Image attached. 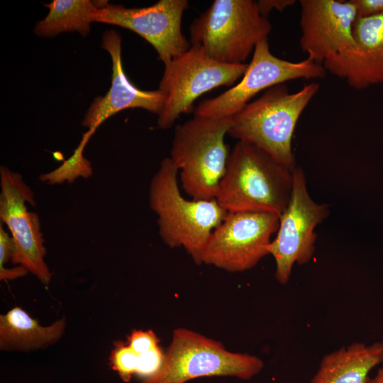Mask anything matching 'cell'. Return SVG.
<instances>
[{
    "label": "cell",
    "mask_w": 383,
    "mask_h": 383,
    "mask_svg": "<svg viewBox=\"0 0 383 383\" xmlns=\"http://www.w3.org/2000/svg\"><path fill=\"white\" fill-rule=\"evenodd\" d=\"M323 65L355 89L383 83V14L357 17L353 45Z\"/></svg>",
    "instance_id": "5bb4252c"
},
{
    "label": "cell",
    "mask_w": 383,
    "mask_h": 383,
    "mask_svg": "<svg viewBox=\"0 0 383 383\" xmlns=\"http://www.w3.org/2000/svg\"><path fill=\"white\" fill-rule=\"evenodd\" d=\"M188 5L187 0H160L141 8L106 3L99 6L94 22L116 25L137 33L152 45L165 65L191 47L182 32V18Z\"/></svg>",
    "instance_id": "7c38bea8"
},
{
    "label": "cell",
    "mask_w": 383,
    "mask_h": 383,
    "mask_svg": "<svg viewBox=\"0 0 383 383\" xmlns=\"http://www.w3.org/2000/svg\"><path fill=\"white\" fill-rule=\"evenodd\" d=\"M264 367L257 357L226 350L218 340L187 328L174 330L160 370L143 383H186L203 377L247 380Z\"/></svg>",
    "instance_id": "8992f818"
},
{
    "label": "cell",
    "mask_w": 383,
    "mask_h": 383,
    "mask_svg": "<svg viewBox=\"0 0 383 383\" xmlns=\"http://www.w3.org/2000/svg\"><path fill=\"white\" fill-rule=\"evenodd\" d=\"M383 362V340L353 343L323 357L310 383H368L369 374Z\"/></svg>",
    "instance_id": "2e32d148"
},
{
    "label": "cell",
    "mask_w": 383,
    "mask_h": 383,
    "mask_svg": "<svg viewBox=\"0 0 383 383\" xmlns=\"http://www.w3.org/2000/svg\"><path fill=\"white\" fill-rule=\"evenodd\" d=\"M28 272V271L21 265L12 268H0V279L3 281L15 279L24 277Z\"/></svg>",
    "instance_id": "d4e9b609"
},
{
    "label": "cell",
    "mask_w": 383,
    "mask_h": 383,
    "mask_svg": "<svg viewBox=\"0 0 383 383\" xmlns=\"http://www.w3.org/2000/svg\"><path fill=\"white\" fill-rule=\"evenodd\" d=\"M0 218L10 231L14 243L11 261L25 267L45 285L52 274L45 261L46 249L38 215L28 211L35 206L34 194L21 174L0 167Z\"/></svg>",
    "instance_id": "8fae6325"
},
{
    "label": "cell",
    "mask_w": 383,
    "mask_h": 383,
    "mask_svg": "<svg viewBox=\"0 0 383 383\" xmlns=\"http://www.w3.org/2000/svg\"><path fill=\"white\" fill-rule=\"evenodd\" d=\"M65 318L43 326L26 311L15 306L0 315V349L4 351H30L57 342L64 334Z\"/></svg>",
    "instance_id": "e0dca14e"
},
{
    "label": "cell",
    "mask_w": 383,
    "mask_h": 383,
    "mask_svg": "<svg viewBox=\"0 0 383 383\" xmlns=\"http://www.w3.org/2000/svg\"><path fill=\"white\" fill-rule=\"evenodd\" d=\"M14 250V243L11 235L6 233L0 224V268H4V265L11 260Z\"/></svg>",
    "instance_id": "603a6c76"
},
{
    "label": "cell",
    "mask_w": 383,
    "mask_h": 383,
    "mask_svg": "<svg viewBox=\"0 0 383 383\" xmlns=\"http://www.w3.org/2000/svg\"><path fill=\"white\" fill-rule=\"evenodd\" d=\"M231 118L194 115L174 128L170 158L182 189L193 199H216L230 154L225 135Z\"/></svg>",
    "instance_id": "277c9868"
},
{
    "label": "cell",
    "mask_w": 383,
    "mask_h": 383,
    "mask_svg": "<svg viewBox=\"0 0 383 383\" xmlns=\"http://www.w3.org/2000/svg\"><path fill=\"white\" fill-rule=\"evenodd\" d=\"M357 17H370L383 14V0H352Z\"/></svg>",
    "instance_id": "7402d4cb"
},
{
    "label": "cell",
    "mask_w": 383,
    "mask_h": 383,
    "mask_svg": "<svg viewBox=\"0 0 383 383\" xmlns=\"http://www.w3.org/2000/svg\"><path fill=\"white\" fill-rule=\"evenodd\" d=\"M260 13L267 18L272 10L282 11L296 3L294 0H259L256 1Z\"/></svg>",
    "instance_id": "cb8c5ba5"
},
{
    "label": "cell",
    "mask_w": 383,
    "mask_h": 383,
    "mask_svg": "<svg viewBox=\"0 0 383 383\" xmlns=\"http://www.w3.org/2000/svg\"><path fill=\"white\" fill-rule=\"evenodd\" d=\"M102 47L111 56L112 80L109 91L95 99L89 106L82 125L88 130L96 128L114 114L131 108H140L159 115L165 96L159 89L143 90L135 87L125 74L121 60V38L113 30L104 33Z\"/></svg>",
    "instance_id": "9a60e30c"
},
{
    "label": "cell",
    "mask_w": 383,
    "mask_h": 383,
    "mask_svg": "<svg viewBox=\"0 0 383 383\" xmlns=\"http://www.w3.org/2000/svg\"><path fill=\"white\" fill-rule=\"evenodd\" d=\"M327 74L323 65L308 58L288 61L274 55L268 39L256 45L242 79L220 95L199 103L194 115L216 118H231L262 91L297 79H321Z\"/></svg>",
    "instance_id": "ba28073f"
},
{
    "label": "cell",
    "mask_w": 383,
    "mask_h": 383,
    "mask_svg": "<svg viewBox=\"0 0 383 383\" xmlns=\"http://www.w3.org/2000/svg\"><path fill=\"white\" fill-rule=\"evenodd\" d=\"M368 383H383V362L381 364L376 375L373 378L370 379Z\"/></svg>",
    "instance_id": "484cf974"
},
{
    "label": "cell",
    "mask_w": 383,
    "mask_h": 383,
    "mask_svg": "<svg viewBox=\"0 0 383 383\" xmlns=\"http://www.w3.org/2000/svg\"><path fill=\"white\" fill-rule=\"evenodd\" d=\"M328 215V206L311 197L304 172L296 167L289 204L279 216L277 235L268 248L275 262L279 283L288 282L294 264H306L313 257L317 237L314 230Z\"/></svg>",
    "instance_id": "30bf717a"
},
{
    "label": "cell",
    "mask_w": 383,
    "mask_h": 383,
    "mask_svg": "<svg viewBox=\"0 0 383 383\" xmlns=\"http://www.w3.org/2000/svg\"><path fill=\"white\" fill-rule=\"evenodd\" d=\"M101 5L89 0H53L45 4L49 11L37 23L34 32L38 36L46 38L72 31L86 36Z\"/></svg>",
    "instance_id": "ac0fdd59"
},
{
    "label": "cell",
    "mask_w": 383,
    "mask_h": 383,
    "mask_svg": "<svg viewBox=\"0 0 383 383\" xmlns=\"http://www.w3.org/2000/svg\"><path fill=\"white\" fill-rule=\"evenodd\" d=\"M179 172L170 157L160 162L149 187L150 207L157 216L159 234L167 246L183 248L196 265L213 231L228 212L216 199L192 200L182 195Z\"/></svg>",
    "instance_id": "3957f363"
},
{
    "label": "cell",
    "mask_w": 383,
    "mask_h": 383,
    "mask_svg": "<svg viewBox=\"0 0 383 383\" xmlns=\"http://www.w3.org/2000/svg\"><path fill=\"white\" fill-rule=\"evenodd\" d=\"M279 216L267 212L228 213L210 235L201 257L206 264L229 272L254 267L269 255Z\"/></svg>",
    "instance_id": "9c48e42d"
},
{
    "label": "cell",
    "mask_w": 383,
    "mask_h": 383,
    "mask_svg": "<svg viewBox=\"0 0 383 383\" xmlns=\"http://www.w3.org/2000/svg\"><path fill=\"white\" fill-rule=\"evenodd\" d=\"M271 30L256 1L215 0L190 24L189 42L218 62L240 65Z\"/></svg>",
    "instance_id": "5b68a950"
},
{
    "label": "cell",
    "mask_w": 383,
    "mask_h": 383,
    "mask_svg": "<svg viewBox=\"0 0 383 383\" xmlns=\"http://www.w3.org/2000/svg\"><path fill=\"white\" fill-rule=\"evenodd\" d=\"M109 362L111 368L118 373L122 381L128 382L133 374H137L140 355L126 343L117 341L111 352Z\"/></svg>",
    "instance_id": "ffe728a7"
},
{
    "label": "cell",
    "mask_w": 383,
    "mask_h": 383,
    "mask_svg": "<svg viewBox=\"0 0 383 383\" xmlns=\"http://www.w3.org/2000/svg\"><path fill=\"white\" fill-rule=\"evenodd\" d=\"M320 89L316 82L296 92L285 84L266 89L231 118L228 134L264 150L293 172L296 167L292 138L297 122Z\"/></svg>",
    "instance_id": "7a4b0ae2"
},
{
    "label": "cell",
    "mask_w": 383,
    "mask_h": 383,
    "mask_svg": "<svg viewBox=\"0 0 383 383\" xmlns=\"http://www.w3.org/2000/svg\"><path fill=\"white\" fill-rule=\"evenodd\" d=\"M160 340L152 331L133 330L126 343L136 353L141 354L159 347Z\"/></svg>",
    "instance_id": "44dd1931"
},
{
    "label": "cell",
    "mask_w": 383,
    "mask_h": 383,
    "mask_svg": "<svg viewBox=\"0 0 383 383\" xmlns=\"http://www.w3.org/2000/svg\"><path fill=\"white\" fill-rule=\"evenodd\" d=\"M292 186L293 172L260 148L238 141L230 152L216 200L228 213L267 212L280 216Z\"/></svg>",
    "instance_id": "6da1fadb"
},
{
    "label": "cell",
    "mask_w": 383,
    "mask_h": 383,
    "mask_svg": "<svg viewBox=\"0 0 383 383\" xmlns=\"http://www.w3.org/2000/svg\"><path fill=\"white\" fill-rule=\"evenodd\" d=\"M300 45L308 59L323 65L353 43L357 18L352 0H301Z\"/></svg>",
    "instance_id": "4fadbf2b"
},
{
    "label": "cell",
    "mask_w": 383,
    "mask_h": 383,
    "mask_svg": "<svg viewBox=\"0 0 383 383\" xmlns=\"http://www.w3.org/2000/svg\"><path fill=\"white\" fill-rule=\"evenodd\" d=\"M248 65L218 62L199 47L191 45L165 64L158 89L165 95V103L158 115V126L171 128L181 114L192 109L198 97L213 89L233 85L243 76Z\"/></svg>",
    "instance_id": "52a82bcc"
},
{
    "label": "cell",
    "mask_w": 383,
    "mask_h": 383,
    "mask_svg": "<svg viewBox=\"0 0 383 383\" xmlns=\"http://www.w3.org/2000/svg\"><path fill=\"white\" fill-rule=\"evenodd\" d=\"M95 131L88 130L72 155L56 169L38 177L40 182L48 185L62 184L67 182L72 183L79 177L89 178L93 174V169L89 160L83 155L84 149Z\"/></svg>",
    "instance_id": "d6986e66"
}]
</instances>
